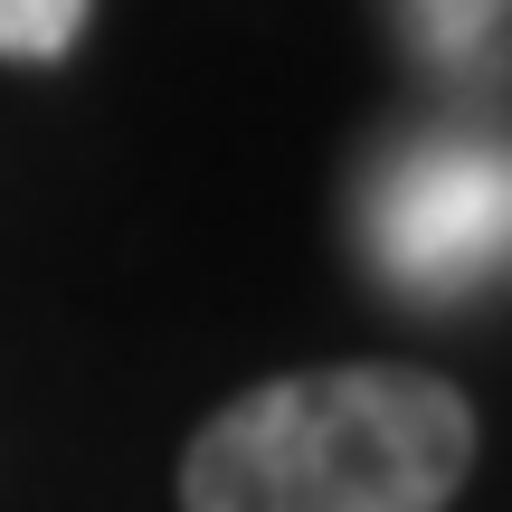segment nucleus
<instances>
[{"instance_id":"2","label":"nucleus","mask_w":512,"mask_h":512,"mask_svg":"<svg viewBox=\"0 0 512 512\" xmlns=\"http://www.w3.org/2000/svg\"><path fill=\"white\" fill-rule=\"evenodd\" d=\"M512 238V162L484 133H427L399 143L361 190V247L389 294L408 304H465L503 275Z\"/></svg>"},{"instance_id":"1","label":"nucleus","mask_w":512,"mask_h":512,"mask_svg":"<svg viewBox=\"0 0 512 512\" xmlns=\"http://www.w3.org/2000/svg\"><path fill=\"white\" fill-rule=\"evenodd\" d=\"M475 408L408 361H332L228 399L181 456V512H446Z\"/></svg>"},{"instance_id":"4","label":"nucleus","mask_w":512,"mask_h":512,"mask_svg":"<svg viewBox=\"0 0 512 512\" xmlns=\"http://www.w3.org/2000/svg\"><path fill=\"white\" fill-rule=\"evenodd\" d=\"M95 0H0V57H19V67H48V57L76 48V29H86Z\"/></svg>"},{"instance_id":"3","label":"nucleus","mask_w":512,"mask_h":512,"mask_svg":"<svg viewBox=\"0 0 512 512\" xmlns=\"http://www.w3.org/2000/svg\"><path fill=\"white\" fill-rule=\"evenodd\" d=\"M494 10L503 0H399V29L418 38L437 67H465L475 48H494Z\"/></svg>"}]
</instances>
